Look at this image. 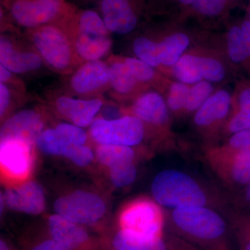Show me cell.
I'll list each match as a JSON object with an SVG mask.
<instances>
[{"label":"cell","instance_id":"cb8c5ba5","mask_svg":"<svg viewBox=\"0 0 250 250\" xmlns=\"http://www.w3.org/2000/svg\"><path fill=\"white\" fill-rule=\"evenodd\" d=\"M159 44L161 63L166 65H175L188 46L189 39L186 34L177 33L167 36Z\"/></svg>","mask_w":250,"mask_h":250},{"label":"cell","instance_id":"d6986e66","mask_svg":"<svg viewBox=\"0 0 250 250\" xmlns=\"http://www.w3.org/2000/svg\"><path fill=\"white\" fill-rule=\"evenodd\" d=\"M65 29L71 39L75 53L82 63L102 60L111 51L113 41L110 36L95 35L70 30L66 28Z\"/></svg>","mask_w":250,"mask_h":250},{"label":"cell","instance_id":"484cf974","mask_svg":"<svg viewBox=\"0 0 250 250\" xmlns=\"http://www.w3.org/2000/svg\"><path fill=\"white\" fill-rule=\"evenodd\" d=\"M134 52L136 57L152 67L161 64V47L159 42L146 37L137 38L134 42Z\"/></svg>","mask_w":250,"mask_h":250},{"label":"cell","instance_id":"f546056e","mask_svg":"<svg viewBox=\"0 0 250 250\" xmlns=\"http://www.w3.org/2000/svg\"><path fill=\"white\" fill-rule=\"evenodd\" d=\"M63 157L80 167H86L95 157L92 149L85 145H72L64 154Z\"/></svg>","mask_w":250,"mask_h":250},{"label":"cell","instance_id":"8992f818","mask_svg":"<svg viewBox=\"0 0 250 250\" xmlns=\"http://www.w3.org/2000/svg\"><path fill=\"white\" fill-rule=\"evenodd\" d=\"M89 134L98 145H120L133 147L144 139V123L134 116L114 119L97 117L89 126Z\"/></svg>","mask_w":250,"mask_h":250},{"label":"cell","instance_id":"836d02e7","mask_svg":"<svg viewBox=\"0 0 250 250\" xmlns=\"http://www.w3.org/2000/svg\"><path fill=\"white\" fill-rule=\"evenodd\" d=\"M189 89L182 83H174L171 86L167 104L172 111H179L184 108Z\"/></svg>","mask_w":250,"mask_h":250},{"label":"cell","instance_id":"1f68e13d","mask_svg":"<svg viewBox=\"0 0 250 250\" xmlns=\"http://www.w3.org/2000/svg\"><path fill=\"white\" fill-rule=\"evenodd\" d=\"M236 0H196L194 8L197 12L206 16L220 15L226 8L228 3Z\"/></svg>","mask_w":250,"mask_h":250},{"label":"cell","instance_id":"ba28073f","mask_svg":"<svg viewBox=\"0 0 250 250\" xmlns=\"http://www.w3.org/2000/svg\"><path fill=\"white\" fill-rule=\"evenodd\" d=\"M213 174L228 186L250 184V156L225 147L208 148L204 155Z\"/></svg>","mask_w":250,"mask_h":250},{"label":"cell","instance_id":"3957f363","mask_svg":"<svg viewBox=\"0 0 250 250\" xmlns=\"http://www.w3.org/2000/svg\"><path fill=\"white\" fill-rule=\"evenodd\" d=\"M27 37L43 63L52 71L68 75L81 64L71 39L62 24H49L27 29Z\"/></svg>","mask_w":250,"mask_h":250},{"label":"cell","instance_id":"ffe728a7","mask_svg":"<svg viewBox=\"0 0 250 250\" xmlns=\"http://www.w3.org/2000/svg\"><path fill=\"white\" fill-rule=\"evenodd\" d=\"M134 116L143 123L163 126L168 121V110L164 98L155 92L141 95L132 106Z\"/></svg>","mask_w":250,"mask_h":250},{"label":"cell","instance_id":"6da1fadb","mask_svg":"<svg viewBox=\"0 0 250 250\" xmlns=\"http://www.w3.org/2000/svg\"><path fill=\"white\" fill-rule=\"evenodd\" d=\"M151 193L154 201L167 209L207 207L228 212V198L216 189L183 171L167 169L153 179Z\"/></svg>","mask_w":250,"mask_h":250},{"label":"cell","instance_id":"ac0fdd59","mask_svg":"<svg viewBox=\"0 0 250 250\" xmlns=\"http://www.w3.org/2000/svg\"><path fill=\"white\" fill-rule=\"evenodd\" d=\"M33 147L17 141H1L0 161L5 172L14 178H22L31 170Z\"/></svg>","mask_w":250,"mask_h":250},{"label":"cell","instance_id":"7a4b0ae2","mask_svg":"<svg viewBox=\"0 0 250 250\" xmlns=\"http://www.w3.org/2000/svg\"><path fill=\"white\" fill-rule=\"evenodd\" d=\"M167 224L175 236L205 250H228V223L220 211L207 207L167 209Z\"/></svg>","mask_w":250,"mask_h":250},{"label":"cell","instance_id":"5b68a950","mask_svg":"<svg viewBox=\"0 0 250 250\" xmlns=\"http://www.w3.org/2000/svg\"><path fill=\"white\" fill-rule=\"evenodd\" d=\"M166 212L151 199H137L125 206L119 217L121 229L147 237L164 236Z\"/></svg>","mask_w":250,"mask_h":250},{"label":"cell","instance_id":"277c9868","mask_svg":"<svg viewBox=\"0 0 250 250\" xmlns=\"http://www.w3.org/2000/svg\"><path fill=\"white\" fill-rule=\"evenodd\" d=\"M4 6L11 21L27 30L62 23L77 10L66 0H4Z\"/></svg>","mask_w":250,"mask_h":250},{"label":"cell","instance_id":"f6af8a7d","mask_svg":"<svg viewBox=\"0 0 250 250\" xmlns=\"http://www.w3.org/2000/svg\"></svg>","mask_w":250,"mask_h":250},{"label":"cell","instance_id":"74e56055","mask_svg":"<svg viewBox=\"0 0 250 250\" xmlns=\"http://www.w3.org/2000/svg\"><path fill=\"white\" fill-rule=\"evenodd\" d=\"M237 116L250 121V88L243 90L239 97V111Z\"/></svg>","mask_w":250,"mask_h":250},{"label":"cell","instance_id":"ee69618b","mask_svg":"<svg viewBox=\"0 0 250 250\" xmlns=\"http://www.w3.org/2000/svg\"><path fill=\"white\" fill-rule=\"evenodd\" d=\"M179 2L185 5L193 4L196 0H179Z\"/></svg>","mask_w":250,"mask_h":250},{"label":"cell","instance_id":"7c38bea8","mask_svg":"<svg viewBox=\"0 0 250 250\" xmlns=\"http://www.w3.org/2000/svg\"><path fill=\"white\" fill-rule=\"evenodd\" d=\"M115 250H197L195 246L174 234L147 237L121 229L112 241Z\"/></svg>","mask_w":250,"mask_h":250},{"label":"cell","instance_id":"f1b7e54d","mask_svg":"<svg viewBox=\"0 0 250 250\" xmlns=\"http://www.w3.org/2000/svg\"><path fill=\"white\" fill-rule=\"evenodd\" d=\"M108 170L111 184L118 188L129 187L137 177V167L134 162L115 166Z\"/></svg>","mask_w":250,"mask_h":250},{"label":"cell","instance_id":"7402d4cb","mask_svg":"<svg viewBox=\"0 0 250 250\" xmlns=\"http://www.w3.org/2000/svg\"><path fill=\"white\" fill-rule=\"evenodd\" d=\"M107 63L110 69V88L118 95L131 93L139 82L124 59L111 58L108 59Z\"/></svg>","mask_w":250,"mask_h":250},{"label":"cell","instance_id":"83f0119b","mask_svg":"<svg viewBox=\"0 0 250 250\" xmlns=\"http://www.w3.org/2000/svg\"><path fill=\"white\" fill-rule=\"evenodd\" d=\"M213 88L208 82H201L195 83L189 90L184 109L188 112L196 111L210 98Z\"/></svg>","mask_w":250,"mask_h":250},{"label":"cell","instance_id":"d6a6232c","mask_svg":"<svg viewBox=\"0 0 250 250\" xmlns=\"http://www.w3.org/2000/svg\"><path fill=\"white\" fill-rule=\"evenodd\" d=\"M133 75L139 82H146L152 80L154 75L152 67L139 59L125 58Z\"/></svg>","mask_w":250,"mask_h":250},{"label":"cell","instance_id":"5bb4252c","mask_svg":"<svg viewBox=\"0 0 250 250\" xmlns=\"http://www.w3.org/2000/svg\"><path fill=\"white\" fill-rule=\"evenodd\" d=\"M43 62L34 47L24 48L11 36H0V65L14 74H26L39 70Z\"/></svg>","mask_w":250,"mask_h":250},{"label":"cell","instance_id":"603a6c76","mask_svg":"<svg viewBox=\"0 0 250 250\" xmlns=\"http://www.w3.org/2000/svg\"><path fill=\"white\" fill-rule=\"evenodd\" d=\"M95 155L99 162L108 168L134 163L136 159L134 148L120 145H98Z\"/></svg>","mask_w":250,"mask_h":250},{"label":"cell","instance_id":"9c48e42d","mask_svg":"<svg viewBox=\"0 0 250 250\" xmlns=\"http://www.w3.org/2000/svg\"><path fill=\"white\" fill-rule=\"evenodd\" d=\"M70 89L81 96L92 97L110 88L107 62L91 61L81 64L70 77Z\"/></svg>","mask_w":250,"mask_h":250},{"label":"cell","instance_id":"8fae6325","mask_svg":"<svg viewBox=\"0 0 250 250\" xmlns=\"http://www.w3.org/2000/svg\"><path fill=\"white\" fill-rule=\"evenodd\" d=\"M88 135L83 128L72 123H59L41 133L36 146L46 155L62 156L72 145H85Z\"/></svg>","mask_w":250,"mask_h":250},{"label":"cell","instance_id":"8d00e7d4","mask_svg":"<svg viewBox=\"0 0 250 250\" xmlns=\"http://www.w3.org/2000/svg\"><path fill=\"white\" fill-rule=\"evenodd\" d=\"M11 89L9 85L0 83V116L2 118L7 113L11 103Z\"/></svg>","mask_w":250,"mask_h":250},{"label":"cell","instance_id":"bcb514c9","mask_svg":"<svg viewBox=\"0 0 250 250\" xmlns=\"http://www.w3.org/2000/svg\"><path fill=\"white\" fill-rule=\"evenodd\" d=\"M100 1H101V0H100Z\"/></svg>","mask_w":250,"mask_h":250},{"label":"cell","instance_id":"b9f144b4","mask_svg":"<svg viewBox=\"0 0 250 250\" xmlns=\"http://www.w3.org/2000/svg\"><path fill=\"white\" fill-rule=\"evenodd\" d=\"M245 199L250 205V184L246 186V190H245Z\"/></svg>","mask_w":250,"mask_h":250},{"label":"cell","instance_id":"7bdbcfd3","mask_svg":"<svg viewBox=\"0 0 250 250\" xmlns=\"http://www.w3.org/2000/svg\"><path fill=\"white\" fill-rule=\"evenodd\" d=\"M0 250H10L9 247L7 246L6 242L1 240L0 241Z\"/></svg>","mask_w":250,"mask_h":250},{"label":"cell","instance_id":"4316f807","mask_svg":"<svg viewBox=\"0 0 250 250\" xmlns=\"http://www.w3.org/2000/svg\"><path fill=\"white\" fill-rule=\"evenodd\" d=\"M228 44L229 54L233 62H243L250 56L241 27L234 26L229 29L228 35Z\"/></svg>","mask_w":250,"mask_h":250},{"label":"cell","instance_id":"f35d334b","mask_svg":"<svg viewBox=\"0 0 250 250\" xmlns=\"http://www.w3.org/2000/svg\"><path fill=\"white\" fill-rule=\"evenodd\" d=\"M14 75L16 74L13 73L3 65H0V83L5 84L14 83Z\"/></svg>","mask_w":250,"mask_h":250},{"label":"cell","instance_id":"d590c367","mask_svg":"<svg viewBox=\"0 0 250 250\" xmlns=\"http://www.w3.org/2000/svg\"><path fill=\"white\" fill-rule=\"evenodd\" d=\"M225 147L233 152L250 156V130L233 134Z\"/></svg>","mask_w":250,"mask_h":250},{"label":"cell","instance_id":"52a82bcc","mask_svg":"<svg viewBox=\"0 0 250 250\" xmlns=\"http://www.w3.org/2000/svg\"><path fill=\"white\" fill-rule=\"evenodd\" d=\"M106 209V204L102 197L82 190L59 197L54 203L55 213L82 225L98 223Z\"/></svg>","mask_w":250,"mask_h":250},{"label":"cell","instance_id":"2e32d148","mask_svg":"<svg viewBox=\"0 0 250 250\" xmlns=\"http://www.w3.org/2000/svg\"><path fill=\"white\" fill-rule=\"evenodd\" d=\"M101 16L111 33L129 34L139 21L132 0H101Z\"/></svg>","mask_w":250,"mask_h":250},{"label":"cell","instance_id":"ab89813d","mask_svg":"<svg viewBox=\"0 0 250 250\" xmlns=\"http://www.w3.org/2000/svg\"><path fill=\"white\" fill-rule=\"evenodd\" d=\"M31 250H62L53 241V240H46L41 242V243L38 244L37 246L34 247Z\"/></svg>","mask_w":250,"mask_h":250},{"label":"cell","instance_id":"30bf717a","mask_svg":"<svg viewBox=\"0 0 250 250\" xmlns=\"http://www.w3.org/2000/svg\"><path fill=\"white\" fill-rule=\"evenodd\" d=\"M42 115L34 109L22 110L6 120L0 130L1 141H17L31 147L44 131Z\"/></svg>","mask_w":250,"mask_h":250},{"label":"cell","instance_id":"60d3db41","mask_svg":"<svg viewBox=\"0 0 250 250\" xmlns=\"http://www.w3.org/2000/svg\"><path fill=\"white\" fill-rule=\"evenodd\" d=\"M241 30L247 47L250 53V21H244L241 24Z\"/></svg>","mask_w":250,"mask_h":250},{"label":"cell","instance_id":"4fadbf2b","mask_svg":"<svg viewBox=\"0 0 250 250\" xmlns=\"http://www.w3.org/2000/svg\"><path fill=\"white\" fill-rule=\"evenodd\" d=\"M1 197L5 207L24 214L37 215L43 212L45 195L42 187L34 181H28L17 187L6 189Z\"/></svg>","mask_w":250,"mask_h":250},{"label":"cell","instance_id":"d4e9b609","mask_svg":"<svg viewBox=\"0 0 250 250\" xmlns=\"http://www.w3.org/2000/svg\"><path fill=\"white\" fill-rule=\"evenodd\" d=\"M200 57L185 55L181 57L174 67V73L184 83H196L201 82L202 76Z\"/></svg>","mask_w":250,"mask_h":250},{"label":"cell","instance_id":"4dcf8cb0","mask_svg":"<svg viewBox=\"0 0 250 250\" xmlns=\"http://www.w3.org/2000/svg\"><path fill=\"white\" fill-rule=\"evenodd\" d=\"M202 76L211 82H220L225 75V68L221 62L215 59L200 57Z\"/></svg>","mask_w":250,"mask_h":250},{"label":"cell","instance_id":"e0dca14e","mask_svg":"<svg viewBox=\"0 0 250 250\" xmlns=\"http://www.w3.org/2000/svg\"><path fill=\"white\" fill-rule=\"evenodd\" d=\"M52 239L62 250H78L89 241V235L80 224L54 213L48 220Z\"/></svg>","mask_w":250,"mask_h":250},{"label":"cell","instance_id":"9a60e30c","mask_svg":"<svg viewBox=\"0 0 250 250\" xmlns=\"http://www.w3.org/2000/svg\"><path fill=\"white\" fill-rule=\"evenodd\" d=\"M104 106L103 99H77L62 95L56 99L54 106L61 116L72 124L85 128L90 126Z\"/></svg>","mask_w":250,"mask_h":250},{"label":"cell","instance_id":"44dd1931","mask_svg":"<svg viewBox=\"0 0 250 250\" xmlns=\"http://www.w3.org/2000/svg\"><path fill=\"white\" fill-rule=\"evenodd\" d=\"M231 103V97L225 90H219L210 96L194 117L195 124L199 127H209L221 121L228 115Z\"/></svg>","mask_w":250,"mask_h":250},{"label":"cell","instance_id":"e575fe53","mask_svg":"<svg viewBox=\"0 0 250 250\" xmlns=\"http://www.w3.org/2000/svg\"><path fill=\"white\" fill-rule=\"evenodd\" d=\"M231 217V224L236 233L242 250H250V220Z\"/></svg>","mask_w":250,"mask_h":250}]
</instances>
